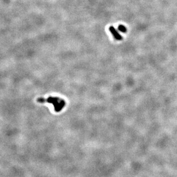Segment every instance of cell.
I'll return each mask as SVG.
<instances>
[{
  "mask_svg": "<svg viewBox=\"0 0 177 177\" xmlns=\"http://www.w3.org/2000/svg\"><path fill=\"white\" fill-rule=\"evenodd\" d=\"M37 101L40 103L48 102L52 104L56 112H59L60 111H61L65 105V101L58 98L50 97L47 99H39Z\"/></svg>",
  "mask_w": 177,
  "mask_h": 177,
  "instance_id": "6da1fadb",
  "label": "cell"
},
{
  "mask_svg": "<svg viewBox=\"0 0 177 177\" xmlns=\"http://www.w3.org/2000/svg\"><path fill=\"white\" fill-rule=\"evenodd\" d=\"M109 31L111 32V33H112L113 36L115 37V38L116 39H117V40H122V36H121L119 33V32L117 31V30L114 28L113 26H110L109 28Z\"/></svg>",
  "mask_w": 177,
  "mask_h": 177,
  "instance_id": "7a4b0ae2",
  "label": "cell"
},
{
  "mask_svg": "<svg viewBox=\"0 0 177 177\" xmlns=\"http://www.w3.org/2000/svg\"><path fill=\"white\" fill-rule=\"evenodd\" d=\"M119 30L120 32H123V33H125L127 31V29L125 28V26L122 25H120L119 26Z\"/></svg>",
  "mask_w": 177,
  "mask_h": 177,
  "instance_id": "3957f363",
  "label": "cell"
}]
</instances>
